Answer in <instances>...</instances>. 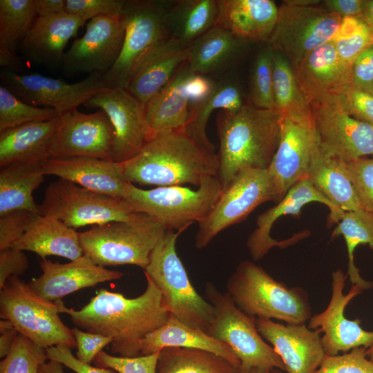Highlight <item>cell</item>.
<instances>
[{"instance_id":"cell-54","label":"cell","mask_w":373,"mask_h":373,"mask_svg":"<svg viewBox=\"0 0 373 373\" xmlns=\"http://www.w3.org/2000/svg\"><path fill=\"white\" fill-rule=\"evenodd\" d=\"M373 95V44L365 49L351 67V82Z\"/></svg>"},{"instance_id":"cell-15","label":"cell","mask_w":373,"mask_h":373,"mask_svg":"<svg viewBox=\"0 0 373 373\" xmlns=\"http://www.w3.org/2000/svg\"><path fill=\"white\" fill-rule=\"evenodd\" d=\"M0 76L6 87L30 105L52 108L61 115L70 112L95 94L108 88L103 74H90L82 81L69 84L38 73L19 74L2 68Z\"/></svg>"},{"instance_id":"cell-1","label":"cell","mask_w":373,"mask_h":373,"mask_svg":"<svg viewBox=\"0 0 373 373\" xmlns=\"http://www.w3.org/2000/svg\"><path fill=\"white\" fill-rule=\"evenodd\" d=\"M144 275L146 287L137 297L128 298L101 289L79 310L68 308L61 300L60 312L68 314L77 327L111 337L112 353L121 357L140 356L142 341L165 324L171 315L162 304L160 290Z\"/></svg>"},{"instance_id":"cell-16","label":"cell","mask_w":373,"mask_h":373,"mask_svg":"<svg viewBox=\"0 0 373 373\" xmlns=\"http://www.w3.org/2000/svg\"><path fill=\"white\" fill-rule=\"evenodd\" d=\"M125 31L124 13L90 19L84 35L65 52L61 65L63 73L67 76L83 73L106 74L120 55Z\"/></svg>"},{"instance_id":"cell-32","label":"cell","mask_w":373,"mask_h":373,"mask_svg":"<svg viewBox=\"0 0 373 373\" xmlns=\"http://www.w3.org/2000/svg\"><path fill=\"white\" fill-rule=\"evenodd\" d=\"M166 347H180L206 350L220 356L238 368L240 361L225 343L206 332L192 328L170 315L160 327L149 333L140 344V356L150 355Z\"/></svg>"},{"instance_id":"cell-50","label":"cell","mask_w":373,"mask_h":373,"mask_svg":"<svg viewBox=\"0 0 373 373\" xmlns=\"http://www.w3.org/2000/svg\"><path fill=\"white\" fill-rule=\"evenodd\" d=\"M39 214L31 210L17 209L0 216V250L12 247Z\"/></svg>"},{"instance_id":"cell-45","label":"cell","mask_w":373,"mask_h":373,"mask_svg":"<svg viewBox=\"0 0 373 373\" xmlns=\"http://www.w3.org/2000/svg\"><path fill=\"white\" fill-rule=\"evenodd\" d=\"M274 50L269 46L257 55L252 68L250 82V104L260 108H276L272 61Z\"/></svg>"},{"instance_id":"cell-58","label":"cell","mask_w":373,"mask_h":373,"mask_svg":"<svg viewBox=\"0 0 373 373\" xmlns=\"http://www.w3.org/2000/svg\"><path fill=\"white\" fill-rule=\"evenodd\" d=\"M66 0H35L37 17L49 16L66 12Z\"/></svg>"},{"instance_id":"cell-5","label":"cell","mask_w":373,"mask_h":373,"mask_svg":"<svg viewBox=\"0 0 373 373\" xmlns=\"http://www.w3.org/2000/svg\"><path fill=\"white\" fill-rule=\"evenodd\" d=\"M182 231L166 230L149 256L144 274L153 281L170 314L185 325L207 333L213 307L192 285L178 256L176 240Z\"/></svg>"},{"instance_id":"cell-20","label":"cell","mask_w":373,"mask_h":373,"mask_svg":"<svg viewBox=\"0 0 373 373\" xmlns=\"http://www.w3.org/2000/svg\"><path fill=\"white\" fill-rule=\"evenodd\" d=\"M113 127L104 111L87 114L75 109L64 114L50 144V157L86 156L113 161Z\"/></svg>"},{"instance_id":"cell-53","label":"cell","mask_w":373,"mask_h":373,"mask_svg":"<svg viewBox=\"0 0 373 373\" xmlns=\"http://www.w3.org/2000/svg\"><path fill=\"white\" fill-rule=\"evenodd\" d=\"M48 360L61 363L76 373H115L113 369L92 366L75 357L71 349L62 345L52 346L46 349Z\"/></svg>"},{"instance_id":"cell-27","label":"cell","mask_w":373,"mask_h":373,"mask_svg":"<svg viewBox=\"0 0 373 373\" xmlns=\"http://www.w3.org/2000/svg\"><path fill=\"white\" fill-rule=\"evenodd\" d=\"M293 68L309 104L351 82V68L340 59L332 41L311 51Z\"/></svg>"},{"instance_id":"cell-26","label":"cell","mask_w":373,"mask_h":373,"mask_svg":"<svg viewBox=\"0 0 373 373\" xmlns=\"http://www.w3.org/2000/svg\"><path fill=\"white\" fill-rule=\"evenodd\" d=\"M219 26L247 42H269L278 7L272 0H217Z\"/></svg>"},{"instance_id":"cell-39","label":"cell","mask_w":373,"mask_h":373,"mask_svg":"<svg viewBox=\"0 0 373 373\" xmlns=\"http://www.w3.org/2000/svg\"><path fill=\"white\" fill-rule=\"evenodd\" d=\"M156 373H238L224 358L206 350L166 347L160 351Z\"/></svg>"},{"instance_id":"cell-35","label":"cell","mask_w":373,"mask_h":373,"mask_svg":"<svg viewBox=\"0 0 373 373\" xmlns=\"http://www.w3.org/2000/svg\"><path fill=\"white\" fill-rule=\"evenodd\" d=\"M245 104L241 90L236 82L226 78L213 82L209 95L189 107L185 132L204 148L214 151L206 133L211 113L216 109L235 113Z\"/></svg>"},{"instance_id":"cell-63","label":"cell","mask_w":373,"mask_h":373,"mask_svg":"<svg viewBox=\"0 0 373 373\" xmlns=\"http://www.w3.org/2000/svg\"><path fill=\"white\" fill-rule=\"evenodd\" d=\"M247 373H284V371L278 368H273L262 371L253 370Z\"/></svg>"},{"instance_id":"cell-13","label":"cell","mask_w":373,"mask_h":373,"mask_svg":"<svg viewBox=\"0 0 373 373\" xmlns=\"http://www.w3.org/2000/svg\"><path fill=\"white\" fill-rule=\"evenodd\" d=\"M276 200L273 180L267 169L240 172L222 189L209 216L199 222L195 246L203 249L222 230L245 219L260 204Z\"/></svg>"},{"instance_id":"cell-4","label":"cell","mask_w":373,"mask_h":373,"mask_svg":"<svg viewBox=\"0 0 373 373\" xmlns=\"http://www.w3.org/2000/svg\"><path fill=\"white\" fill-rule=\"evenodd\" d=\"M243 312L287 324H305L312 315L307 292L275 280L250 260L241 262L227 283V291Z\"/></svg>"},{"instance_id":"cell-41","label":"cell","mask_w":373,"mask_h":373,"mask_svg":"<svg viewBox=\"0 0 373 373\" xmlns=\"http://www.w3.org/2000/svg\"><path fill=\"white\" fill-rule=\"evenodd\" d=\"M332 237L343 236L346 243L348 257L347 276L352 285L364 290L373 287V282L364 280L354 264V253L358 245H368L373 249V215L364 209L345 211Z\"/></svg>"},{"instance_id":"cell-38","label":"cell","mask_w":373,"mask_h":373,"mask_svg":"<svg viewBox=\"0 0 373 373\" xmlns=\"http://www.w3.org/2000/svg\"><path fill=\"white\" fill-rule=\"evenodd\" d=\"M245 43L215 26L188 46L189 69L200 75L218 71L233 60Z\"/></svg>"},{"instance_id":"cell-48","label":"cell","mask_w":373,"mask_h":373,"mask_svg":"<svg viewBox=\"0 0 373 373\" xmlns=\"http://www.w3.org/2000/svg\"><path fill=\"white\" fill-rule=\"evenodd\" d=\"M344 110L352 117L373 126V95L351 83L336 93Z\"/></svg>"},{"instance_id":"cell-7","label":"cell","mask_w":373,"mask_h":373,"mask_svg":"<svg viewBox=\"0 0 373 373\" xmlns=\"http://www.w3.org/2000/svg\"><path fill=\"white\" fill-rule=\"evenodd\" d=\"M204 298L213 307V316L207 334L227 343L240 361L238 373L278 368L285 365L273 347L258 331L256 317L241 311L230 296L207 283Z\"/></svg>"},{"instance_id":"cell-60","label":"cell","mask_w":373,"mask_h":373,"mask_svg":"<svg viewBox=\"0 0 373 373\" xmlns=\"http://www.w3.org/2000/svg\"><path fill=\"white\" fill-rule=\"evenodd\" d=\"M373 34V0H365L360 17Z\"/></svg>"},{"instance_id":"cell-37","label":"cell","mask_w":373,"mask_h":373,"mask_svg":"<svg viewBox=\"0 0 373 373\" xmlns=\"http://www.w3.org/2000/svg\"><path fill=\"white\" fill-rule=\"evenodd\" d=\"M43 163H15L1 168L0 216L17 209L39 213L33 191L44 180Z\"/></svg>"},{"instance_id":"cell-34","label":"cell","mask_w":373,"mask_h":373,"mask_svg":"<svg viewBox=\"0 0 373 373\" xmlns=\"http://www.w3.org/2000/svg\"><path fill=\"white\" fill-rule=\"evenodd\" d=\"M37 15L35 0H0V66L17 72L21 66L17 52Z\"/></svg>"},{"instance_id":"cell-28","label":"cell","mask_w":373,"mask_h":373,"mask_svg":"<svg viewBox=\"0 0 373 373\" xmlns=\"http://www.w3.org/2000/svg\"><path fill=\"white\" fill-rule=\"evenodd\" d=\"M188 46L171 37L163 41L140 64L125 89L145 105L187 61Z\"/></svg>"},{"instance_id":"cell-36","label":"cell","mask_w":373,"mask_h":373,"mask_svg":"<svg viewBox=\"0 0 373 373\" xmlns=\"http://www.w3.org/2000/svg\"><path fill=\"white\" fill-rule=\"evenodd\" d=\"M217 0L169 1L166 12L169 36L189 45L216 26Z\"/></svg>"},{"instance_id":"cell-30","label":"cell","mask_w":373,"mask_h":373,"mask_svg":"<svg viewBox=\"0 0 373 373\" xmlns=\"http://www.w3.org/2000/svg\"><path fill=\"white\" fill-rule=\"evenodd\" d=\"M192 73L187 61L185 62L145 104L146 118L151 135L161 131H185L190 106L186 85Z\"/></svg>"},{"instance_id":"cell-21","label":"cell","mask_w":373,"mask_h":373,"mask_svg":"<svg viewBox=\"0 0 373 373\" xmlns=\"http://www.w3.org/2000/svg\"><path fill=\"white\" fill-rule=\"evenodd\" d=\"M256 323L261 336L282 359L286 373H316L326 355L318 329L262 318H256Z\"/></svg>"},{"instance_id":"cell-44","label":"cell","mask_w":373,"mask_h":373,"mask_svg":"<svg viewBox=\"0 0 373 373\" xmlns=\"http://www.w3.org/2000/svg\"><path fill=\"white\" fill-rule=\"evenodd\" d=\"M47 359L46 349L19 333L10 352L0 363V373H39Z\"/></svg>"},{"instance_id":"cell-56","label":"cell","mask_w":373,"mask_h":373,"mask_svg":"<svg viewBox=\"0 0 373 373\" xmlns=\"http://www.w3.org/2000/svg\"><path fill=\"white\" fill-rule=\"evenodd\" d=\"M365 0H325L321 6L342 17L360 18Z\"/></svg>"},{"instance_id":"cell-64","label":"cell","mask_w":373,"mask_h":373,"mask_svg":"<svg viewBox=\"0 0 373 373\" xmlns=\"http://www.w3.org/2000/svg\"><path fill=\"white\" fill-rule=\"evenodd\" d=\"M367 356L373 361V345L370 348L367 349L366 351Z\"/></svg>"},{"instance_id":"cell-22","label":"cell","mask_w":373,"mask_h":373,"mask_svg":"<svg viewBox=\"0 0 373 373\" xmlns=\"http://www.w3.org/2000/svg\"><path fill=\"white\" fill-rule=\"evenodd\" d=\"M313 202L322 203L329 208V220L331 224H337L345 213L318 191L308 179L305 178L294 184L276 206L258 217L257 228L247 241L252 259L259 260L272 247H286L303 238V235H298L286 240L278 241L271 237V229L274 222L281 216L291 214L298 216L303 207Z\"/></svg>"},{"instance_id":"cell-19","label":"cell","mask_w":373,"mask_h":373,"mask_svg":"<svg viewBox=\"0 0 373 373\" xmlns=\"http://www.w3.org/2000/svg\"><path fill=\"white\" fill-rule=\"evenodd\" d=\"M318 140L312 117H283L280 138L272 162L267 169L275 185L277 201L298 182L307 178Z\"/></svg>"},{"instance_id":"cell-25","label":"cell","mask_w":373,"mask_h":373,"mask_svg":"<svg viewBox=\"0 0 373 373\" xmlns=\"http://www.w3.org/2000/svg\"><path fill=\"white\" fill-rule=\"evenodd\" d=\"M85 22L67 12L37 17L19 50L37 65L61 66L66 46Z\"/></svg>"},{"instance_id":"cell-49","label":"cell","mask_w":373,"mask_h":373,"mask_svg":"<svg viewBox=\"0 0 373 373\" xmlns=\"http://www.w3.org/2000/svg\"><path fill=\"white\" fill-rule=\"evenodd\" d=\"M160 351L133 358L112 356L104 351L94 359L97 367L110 368L119 373H156Z\"/></svg>"},{"instance_id":"cell-29","label":"cell","mask_w":373,"mask_h":373,"mask_svg":"<svg viewBox=\"0 0 373 373\" xmlns=\"http://www.w3.org/2000/svg\"><path fill=\"white\" fill-rule=\"evenodd\" d=\"M63 121L64 114L0 132L1 168L15 163H44L50 157V142Z\"/></svg>"},{"instance_id":"cell-42","label":"cell","mask_w":373,"mask_h":373,"mask_svg":"<svg viewBox=\"0 0 373 373\" xmlns=\"http://www.w3.org/2000/svg\"><path fill=\"white\" fill-rule=\"evenodd\" d=\"M61 115L52 108H39L24 102L6 86H0V132L25 124L46 121Z\"/></svg>"},{"instance_id":"cell-59","label":"cell","mask_w":373,"mask_h":373,"mask_svg":"<svg viewBox=\"0 0 373 373\" xmlns=\"http://www.w3.org/2000/svg\"><path fill=\"white\" fill-rule=\"evenodd\" d=\"M18 334L19 332L15 328L1 333L0 357L1 358H3L10 352Z\"/></svg>"},{"instance_id":"cell-55","label":"cell","mask_w":373,"mask_h":373,"mask_svg":"<svg viewBox=\"0 0 373 373\" xmlns=\"http://www.w3.org/2000/svg\"><path fill=\"white\" fill-rule=\"evenodd\" d=\"M28 268V260L23 251L14 247L0 250V289L10 276H19Z\"/></svg>"},{"instance_id":"cell-24","label":"cell","mask_w":373,"mask_h":373,"mask_svg":"<svg viewBox=\"0 0 373 373\" xmlns=\"http://www.w3.org/2000/svg\"><path fill=\"white\" fill-rule=\"evenodd\" d=\"M42 169L45 175H55L90 191L122 199L131 184L122 163L92 157H51Z\"/></svg>"},{"instance_id":"cell-12","label":"cell","mask_w":373,"mask_h":373,"mask_svg":"<svg viewBox=\"0 0 373 373\" xmlns=\"http://www.w3.org/2000/svg\"><path fill=\"white\" fill-rule=\"evenodd\" d=\"M343 17L321 6H301L283 1L269 46L296 66L308 53L330 41Z\"/></svg>"},{"instance_id":"cell-9","label":"cell","mask_w":373,"mask_h":373,"mask_svg":"<svg viewBox=\"0 0 373 373\" xmlns=\"http://www.w3.org/2000/svg\"><path fill=\"white\" fill-rule=\"evenodd\" d=\"M61 302L40 298L19 276H12L0 289V316L39 347L72 349L77 343L71 329L59 318Z\"/></svg>"},{"instance_id":"cell-61","label":"cell","mask_w":373,"mask_h":373,"mask_svg":"<svg viewBox=\"0 0 373 373\" xmlns=\"http://www.w3.org/2000/svg\"><path fill=\"white\" fill-rule=\"evenodd\" d=\"M63 367L61 363L49 360L41 365L39 373H64Z\"/></svg>"},{"instance_id":"cell-46","label":"cell","mask_w":373,"mask_h":373,"mask_svg":"<svg viewBox=\"0 0 373 373\" xmlns=\"http://www.w3.org/2000/svg\"><path fill=\"white\" fill-rule=\"evenodd\" d=\"M341 162L364 209L373 215V158Z\"/></svg>"},{"instance_id":"cell-6","label":"cell","mask_w":373,"mask_h":373,"mask_svg":"<svg viewBox=\"0 0 373 373\" xmlns=\"http://www.w3.org/2000/svg\"><path fill=\"white\" fill-rule=\"evenodd\" d=\"M167 230L150 216L142 213L132 221H113L79 232L84 255L105 267L137 265L144 270L149 256Z\"/></svg>"},{"instance_id":"cell-47","label":"cell","mask_w":373,"mask_h":373,"mask_svg":"<svg viewBox=\"0 0 373 373\" xmlns=\"http://www.w3.org/2000/svg\"><path fill=\"white\" fill-rule=\"evenodd\" d=\"M366 351L358 347L343 354L325 355L316 373H373V361Z\"/></svg>"},{"instance_id":"cell-51","label":"cell","mask_w":373,"mask_h":373,"mask_svg":"<svg viewBox=\"0 0 373 373\" xmlns=\"http://www.w3.org/2000/svg\"><path fill=\"white\" fill-rule=\"evenodd\" d=\"M126 0H66V12L85 21L103 15L124 13Z\"/></svg>"},{"instance_id":"cell-62","label":"cell","mask_w":373,"mask_h":373,"mask_svg":"<svg viewBox=\"0 0 373 373\" xmlns=\"http://www.w3.org/2000/svg\"><path fill=\"white\" fill-rule=\"evenodd\" d=\"M15 328L12 323L8 320L1 318L0 321V332L2 333L8 329Z\"/></svg>"},{"instance_id":"cell-17","label":"cell","mask_w":373,"mask_h":373,"mask_svg":"<svg viewBox=\"0 0 373 373\" xmlns=\"http://www.w3.org/2000/svg\"><path fill=\"white\" fill-rule=\"evenodd\" d=\"M84 106L99 108L108 115L114 130L113 161L124 163L137 155L151 137L142 104L126 89L106 88Z\"/></svg>"},{"instance_id":"cell-43","label":"cell","mask_w":373,"mask_h":373,"mask_svg":"<svg viewBox=\"0 0 373 373\" xmlns=\"http://www.w3.org/2000/svg\"><path fill=\"white\" fill-rule=\"evenodd\" d=\"M332 41L340 59L351 68L357 57L373 44V34L361 19L343 17Z\"/></svg>"},{"instance_id":"cell-52","label":"cell","mask_w":373,"mask_h":373,"mask_svg":"<svg viewBox=\"0 0 373 373\" xmlns=\"http://www.w3.org/2000/svg\"><path fill=\"white\" fill-rule=\"evenodd\" d=\"M71 330L77 343V358L86 363L93 361L102 349L113 341L111 337L84 332L78 327H73Z\"/></svg>"},{"instance_id":"cell-23","label":"cell","mask_w":373,"mask_h":373,"mask_svg":"<svg viewBox=\"0 0 373 373\" xmlns=\"http://www.w3.org/2000/svg\"><path fill=\"white\" fill-rule=\"evenodd\" d=\"M39 264L41 275L27 284L35 294L50 302L61 300L79 289L124 276L120 271L96 265L85 255L68 263L53 262L44 258Z\"/></svg>"},{"instance_id":"cell-31","label":"cell","mask_w":373,"mask_h":373,"mask_svg":"<svg viewBox=\"0 0 373 373\" xmlns=\"http://www.w3.org/2000/svg\"><path fill=\"white\" fill-rule=\"evenodd\" d=\"M14 247L39 255L58 256L75 260L84 255L79 232L61 220L39 214Z\"/></svg>"},{"instance_id":"cell-33","label":"cell","mask_w":373,"mask_h":373,"mask_svg":"<svg viewBox=\"0 0 373 373\" xmlns=\"http://www.w3.org/2000/svg\"><path fill=\"white\" fill-rule=\"evenodd\" d=\"M307 179L342 211L345 212L364 209L350 180L343 169L341 160L324 153L319 144L312 158Z\"/></svg>"},{"instance_id":"cell-8","label":"cell","mask_w":373,"mask_h":373,"mask_svg":"<svg viewBox=\"0 0 373 373\" xmlns=\"http://www.w3.org/2000/svg\"><path fill=\"white\" fill-rule=\"evenodd\" d=\"M222 191L218 178L211 176L204 178L196 190L182 186L144 190L131 183L124 200L135 212L150 216L167 230L183 231L209 216Z\"/></svg>"},{"instance_id":"cell-10","label":"cell","mask_w":373,"mask_h":373,"mask_svg":"<svg viewBox=\"0 0 373 373\" xmlns=\"http://www.w3.org/2000/svg\"><path fill=\"white\" fill-rule=\"evenodd\" d=\"M169 3L163 0L126 1L125 37L117 61L104 75L108 88H126L142 61L169 38L166 23Z\"/></svg>"},{"instance_id":"cell-40","label":"cell","mask_w":373,"mask_h":373,"mask_svg":"<svg viewBox=\"0 0 373 373\" xmlns=\"http://www.w3.org/2000/svg\"><path fill=\"white\" fill-rule=\"evenodd\" d=\"M272 73L275 106L281 116L311 117L309 104L300 90L292 65L282 53L274 50Z\"/></svg>"},{"instance_id":"cell-14","label":"cell","mask_w":373,"mask_h":373,"mask_svg":"<svg viewBox=\"0 0 373 373\" xmlns=\"http://www.w3.org/2000/svg\"><path fill=\"white\" fill-rule=\"evenodd\" d=\"M321 149L344 162L373 156V126L350 116L336 94L309 104Z\"/></svg>"},{"instance_id":"cell-3","label":"cell","mask_w":373,"mask_h":373,"mask_svg":"<svg viewBox=\"0 0 373 373\" xmlns=\"http://www.w3.org/2000/svg\"><path fill=\"white\" fill-rule=\"evenodd\" d=\"M281 121L276 108H260L250 103L235 113L219 112L217 178L222 189L242 171L269 168L279 144Z\"/></svg>"},{"instance_id":"cell-2","label":"cell","mask_w":373,"mask_h":373,"mask_svg":"<svg viewBox=\"0 0 373 373\" xmlns=\"http://www.w3.org/2000/svg\"><path fill=\"white\" fill-rule=\"evenodd\" d=\"M126 180L139 185L200 186L207 177L216 176L218 157L192 139L185 131L154 133L140 152L122 163Z\"/></svg>"},{"instance_id":"cell-11","label":"cell","mask_w":373,"mask_h":373,"mask_svg":"<svg viewBox=\"0 0 373 373\" xmlns=\"http://www.w3.org/2000/svg\"><path fill=\"white\" fill-rule=\"evenodd\" d=\"M39 211L73 229L132 221L142 214L135 212L124 199L98 193L60 178L46 189Z\"/></svg>"},{"instance_id":"cell-57","label":"cell","mask_w":373,"mask_h":373,"mask_svg":"<svg viewBox=\"0 0 373 373\" xmlns=\"http://www.w3.org/2000/svg\"><path fill=\"white\" fill-rule=\"evenodd\" d=\"M213 82L209 80L204 75L192 73L186 82V91L190 104L199 102L206 97L211 92Z\"/></svg>"},{"instance_id":"cell-18","label":"cell","mask_w":373,"mask_h":373,"mask_svg":"<svg viewBox=\"0 0 373 373\" xmlns=\"http://www.w3.org/2000/svg\"><path fill=\"white\" fill-rule=\"evenodd\" d=\"M347 278L341 269L332 274V296L326 309L312 316L309 320V329H318L323 334L321 341L326 355L334 356L351 350L373 345V331H367L361 327V320H350L345 316V309L350 301L364 289L352 285L347 294L343 289Z\"/></svg>"}]
</instances>
